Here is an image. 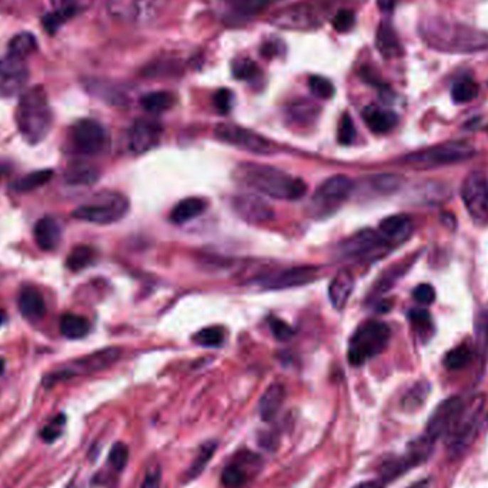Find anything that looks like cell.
<instances>
[{"instance_id":"cell-18","label":"cell","mask_w":488,"mask_h":488,"mask_svg":"<svg viewBox=\"0 0 488 488\" xmlns=\"http://www.w3.org/2000/svg\"><path fill=\"white\" fill-rule=\"evenodd\" d=\"M231 208L241 220L250 224H263L275 218L273 207L263 197L252 193L234 196Z\"/></svg>"},{"instance_id":"cell-1","label":"cell","mask_w":488,"mask_h":488,"mask_svg":"<svg viewBox=\"0 0 488 488\" xmlns=\"http://www.w3.org/2000/svg\"><path fill=\"white\" fill-rule=\"evenodd\" d=\"M420 35L430 48L444 53L464 55L488 49V35L442 16L423 21Z\"/></svg>"},{"instance_id":"cell-21","label":"cell","mask_w":488,"mask_h":488,"mask_svg":"<svg viewBox=\"0 0 488 488\" xmlns=\"http://www.w3.org/2000/svg\"><path fill=\"white\" fill-rule=\"evenodd\" d=\"M411 231H413V221L405 214L390 216L384 218L378 227V234L388 244V246L405 241L411 235Z\"/></svg>"},{"instance_id":"cell-38","label":"cell","mask_w":488,"mask_h":488,"mask_svg":"<svg viewBox=\"0 0 488 488\" xmlns=\"http://www.w3.org/2000/svg\"><path fill=\"white\" fill-rule=\"evenodd\" d=\"M428 394H430V384L425 381H420L407 391V394L403 397L401 405L410 411L417 410L420 405L425 403Z\"/></svg>"},{"instance_id":"cell-48","label":"cell","mask_w":488,"mask_h":488,"mask_svg":"<svg viewBox=\"0 0 488 488\" xmlns=\"http://www.w3.org/2000/svg\"><path fill=\"white\" fill-rule=\"evenodd\" d=\"M475 333H477V341L481 346V349L488 351V312H481L479 316L477 317Z\"/></svg>"},{"instance_id":"cell-17","label":"cell","mask_w":488,"mask_h":488,"mask_svg":"<svg viewBox=\"0 0 488 488\" xmlns=\"http://www.w3.org/2000/svg\"><path fill=\"white\" fill-rule=\"evenodd\" d=\"M262 465L258 454L244 451L235 454V457L226 465L221 472V484L224 488H243L250 479V477Z\"/></svg>"},{"instance_id":"cell-36","label":"cell","mask_w":488,"mask_h":488,"mask_svg":"<svg viewBox=\"0 0 488 488\" xmlns=\"http://www.w3.org/2000/svg\"><path fill=\"white\" fill-rule=\"evenodd\" d=\"M95 259H96V253L92 248L78 246L68 256L66 266L72 272H82V270L87 269L90 265H93Z\"/></svg>"},{"instance_id":"cell-59","label":"cell","mask_w":488,"mask_h":488,"mask_svg":"<svg viewBox=\"0 0 488 488\" xmlns=\"http://www.w3.org/2000/svg\"><path fill=\"white\" fill-rule=\"evenodd\" d=\"M5 367H6V363L4 359H0V377H2V374L5 373Z\"/></svg>"},{"instance_id":"cell-11","label":"cell","mask_w":488,"mask_h":488,"mask_svg":"<svg viewBox=\"0 0 488 488\" xmlns=\"http://www.w3.org/2000/svg\"><path fill=\"white\" fill-rule=\"evenodd\" d=\"M467 407V401L460 397H450L440 403L431 417L428 418L425 435L434 442L441 438H447L457 427Z\"/></svg>"},{"instance_id":"cell-46","label":"cell","mask_w":488,"mask_h":488,"mask_svg":"<svg viewBox=\"0 0 488 488\" xmlns=\"http://www.w3.org/2000/svg\"><path fill=\"white\" fill-rule=\"evenodd\" d=\"M233 73L240 80H255V78L259 75V69L252 60L241 59L234 63Z\"/></svg>"},{"instance_id":"cell-15","label":"cell","mask_w":488,"mask_h":488,"mask_svg":"<svg viewBox=\"0 0 488 488\" xmlns=\"http://www.w3.org/2000/svg\"><path fill=\"white\" fill-rule=\"evenodd\" d=\"M461 196L470 216L478 223L488 221V181L482 173L472 171L462 183Z\"/></svg>"},{"instance_id":"cell-35","label":"cell","mask_w":488,"mask_h":488,"mask_svg":"<svg viewBox=\"0 0 488 488\" xmlns=\"http://www.w3.org/2000/svg\"><path fill=\"white\" fill-rule=\"evenodd\" d=\"M99 180V171L87 164H75L66 171V181L73 186H92Z\"/></svg>"},{"instance_id":"cell-52","label":"cell","mask_w":488,"mask_h":488,"mask_svg":"<svg viewBox=\"0 0 488 488\" xmlns=\"http://www.w3.org/2000/svg\"><path fill=\"white\" fill-rule=\"evenodd\" d=\"M213 102H214L216 109H217L220 113L226 115V113L231 109V93H230V90H228V89H220V90L214 95Z\"/></svg>"},{"instance_id":"cell-33","label":"cell","mask_w":488,"mask_h":488,"mask_svg":"<svg viewBox=\"0 0 488 488\" xmlns=\"http://www.w3.org/2000/svg\"><path fill=\"white\" fill-rule=\"evenodd\" d=\"M217 450V441L211 440V441H206L204 444L200 445L198 452L196 454L193 462L190 464L187 472H186V481H191L196 479L206 468V465L208 464V461L213 458L214 452Z\"/></svg>"},{"instance_id":"cell-57","label":"cell","mask_w":488,"mask_h":488,"mask_svg":"<svg viewBox=\"0 0 488 488\" xmlns=\"http://www.w3.org/2000/svg\"><path fill=\"white\" fill-rule=\"evenodd\" d=\"M380 9L383 11H391L396 5V0H377Z\"/></svg>"},{"instance_id":"cell-34","label":"cell","mask_w":488,"mask_h":488,"mask_svg":"<svg viewBox=\"0 0 488 488\" xmlns=\"http://www.w3.org/2000/svg\"><path fill=\"white\" fill-rule=\"evenodd\" d=\"M176 99L170 92H153L142 97V106L152 115H160L170 110Z\"/></svg>"},{"instance_id":"cell-58","label":"cell","mask_w":488,"mask_h":488,"mask_svg":"<svg viewBox=\"0 0 488 488\" xmlns=\"http://www.w3.org/2000/svg\"><path fill=\"white\" fill-rule=\"evenodd\" d=\"M407 488H430V479H420V481L408 485Z\"/></svg>"},{"instance_id":"cell-25","label":"cell","mask_w":488,"mask_h":488,"mask_svg":"<svg viewBox=\"0 0 488 488\" xmlns=\"http://www.w3.org/2000/svg\"><path fill=\"white\" fill-rule=\"evenodd\" d=\"M21 314L29 322H38L46 314V303L42 293L33 287H26L18 299Z\"/></svg>"},{"instance_id":"cell-32","label":"cell","mask_w":488,"mask_h":488,"mask_svg":"<svg viewBox=\"0 0 488 488\" xmlns=\"http://www.w3.org/2000/svg\"><path fill=\"white\" fill-rule=\"evenodd\" d=\"M53 177V170H36L32 173H28L26 176L15 180L11 184V189L16 193H28L32 190L39 189L41 186H45L46 183L51 181V179Z\"/></svg>"},{"instance_id":"cell-12","label":"cell","mask_w":488,"mask_h":488,"mask_svg":"<svg viewBox=\"0 0 488 488\" xmlns=\"http://www.w3.org/2000/svg\"><path fill=\"white\" fill-rule=\"evenodd\" d=\"M26 59V55L12 49L0 59V96L12 97L25 89L29 80Z\"/></svg>"},{"instance_id":"cell-22","label":"cell","mask_w":488,"mask_h":488,"mask_svg":"<svg viewBox=\"0 0 488 488\" xmlns=\"http://www.w3.org/2000/svg\"><path fill=\"white\" fill-rule=\"evenodd\" d=\"M53 14L48 18V28H58L60 23L86 12L92 5L93 0H49Z\"/></svg>"},{"instance_id":"cell-9","label":"cell","mask_w":488,"mask_h":488,"mask_svg":"<svg viewBox=\"0 0 488 488\" xmlns=\"http://www.w3.org/2000/svg\"><path fill=\"white\" fill-rule=\"evenodd\" d=\"M120 353L122 351L116 347L99 350L90 356H86V357L75 361L73 364H70L65 368H60L55 373L48 374L43 378V386H46L49 388L59 381H65V380H70V378L78 377V376H86V374H93V373L106 370L119 360Z\"/></svg>"},{"instance_id":"cell-37","label":"cell","mask_w":488,"mask_h":488,"mask_svg":"<svg viewBox=\"0 0 488 488\" xmlns=\"http://www.w3.org/2000/svg\"><path fill=\"white\" fill-rule=\"evenodd\" d=\"M377 46L383 55L387 58L398 56L401 53V46L400 42L394 33V31L388 25H383L378 29L377 35Z\"/></svg>"},{"instance_id":"cell-10","label":"cell","mask_w":488,"mask_h":488,"mask_svg":"<svg viewBox=\"0 0 488 488\" xmlns=\"http://www.w3.org/2000/svg\"><path fill=\"white\" fill-rule=\"evenodd\" d=\"M214 136L228 146L256 154H270L276 150L269 139L237 124H217L214 129Z\"/></svg>"},{"instance_id":"cell-30","label":"cell","mask_w":488,"mask_h":488,"mask_svg":"<svg viewBox=\"0 0 488 488\" xmlns=\"http://www.w3.org/2000/svg\"><path fill=\"white\" fill-rule=\"evenodd\" d=\"M272 0H224L226 9L234 18L246 19L260 14Z\"/></svg>"},{"instance_id":"cell-47","label":"cell","mask_w":488,"mask_h":488,"mask_svg":"<svg viewBox=\"0 0 488 488\" xmlns=\"http://www.w3.org/2000/svg\"><path fill=\"white\" fill-rule=\"evenodd\" d=\"M339 142L341 144H351L356 139V127L350 115H343L339 123Z\"/></svg>"},{"instance_id":"cell-43","label":"cell","mask_w":488,"mask_h":488,"mask_svg":"<svg viewBox=\"0 0 488 488\" xmlns=\"http://www.w3.org/2000/svg\"><path fill=\"white\" fill-rule=\"evenodd\" d=\"M129 462V447L124 442H116L109 452V465L120 472Z\"/></svg>"},{"instance_id":"cell-56","label":"cell","mask_w":488,"mask_h":488,"mask_svg":"<svg viewBox=\"0 0 488 488\" xmlns=\"http://www.w3.org/2000/svg\"><path fill=\"white\" fill-rule=\"evenodd\" d=\"M11 171H12L11 164H8V163H0V184H2V181L11 174Z\"/></svg>"},{"instance_id":"cell-49","label":"cell","mask_w":488,"mask_h":488,"mask_svg":"<svg viewBox=\"0 0 488 488\" xmlns=\"http://www.w3.org/2000/svg\"><path fill=\"white\" fill-rule=\"evenodd\" d=\"M270 329L279 341H287L293 337V329L286 322H283L280 319H272L270 320Z\"/></svg>"},{"instance_id":"cell-39","label":"cell","mask_w":488,"mask_h":488,"mask_svg":"<svg viewBox=\"0 0 488 488\" xmlns=\"http://www.w3.org/2000/svg\"><path fill=\"white\" fill-rule=\"evenodd\" d=\"M478 95V85L471 79L457 82L451 89V97L455 103H468Z\"/></svg>"},{"instance_id":"cell-13","label":"cell","mask_w":488,"mask_h":488,"mask_svg":"<svg viewBox=\"0 0 488 488\" xmlns=\"http://www.w3.org/2000/svg\"><path fill=\"white\" fill-rule=\"evenodd\" d=\"M482 407L484 397H474L472 400L467 401V407L461 420L458 421L452 433L445 438L448 450L452 455L461 454L472 442L479 425Z\"/></svg>"},{"instance_id":"cell-16","label":"cell","mask_w":488,"mask_h":488,"mask_svg":"<svg viewBox=\"0 0 488 488\" xmlns=\"http://www.w3.org/2000/svg\"><path fill=\"white\" fill-rule=\"evenodd\" d=\"M388 244L381 238L378 231L363 230L347 238L339 246V255L344 259H371L383 255Z\"/></svg>"},{"instance_id":"cell-7","label":"cell","mask_w":488,"mask_h":488,"mask_svg":"<svg viewBox=\"0 0 488 488\" xmlns=\"http://www.w3.org/2000/svg\"><path fill=\"white\" fill-rule=\"evenodd\" d=\"M170 0H107L112 18L129 25H146L157 19Z\"/></svg>"},{"instance_id":"cell-50","label":"cell","mask_w":488,"mask_h":488,"mask_svg":"<svg viewBox=\"0 0 488 488\" xmlns=\"http://www.w3.org/2000/svg\"><path fill=\"white\" fill-rule=\"evenodd\" d=\"M354 23H356V18H354V14L350 11L339 12L333 21V26L337 32H347L354 26Z\"/></svg>"},{"instance_id":"cell-54","label":"cell","mask_w":488,"mask_h":488,"mask_svg":"<svg viewBox=\"0 0 488 488\" xmlns=\"http://www.w3.org/2000/svg\"><path fill=\"white\" fill-rule=\"evenodd\" d=\"M160 487H161V471L160 468H152L146 474L140 488H160Z\"/></svg>"},{"instance_id":"cell-51","label":"cell","mask_w":488,"mask_h":488,"mask_svg":"<svg viewBox=\"0 0 488 488\" xmlns=\"http://www.w3.org/2000/svg\"><path fill=\"white\" fill-rule=\"evenodd\" d=\"M413 297L421 304H431L435 300V290L430 285H420L414 289Z\"/></svg>"},{"instance_id":"cell-24","label":"cell","mask_w":488,"mask_h":488,"mask_svg":"<svg viewBox=\"0 0 488 488\" xmlns=\"http://www.w3.org/2000/svg\"><path fill=\"white\" fill-rule=\"evenodd\" d=\"M354 290V276L350 270H340L329 286V299L334 309L343 310Z\"/></svg>"},{"instance_id":"cell-8","label":"cell","mask_w":488,"mask_h":488,"mask_svg":"<svg viewBox=\"0 0 488 488\" xmlns=\"http://www.w3.org/2000/svg\"><path fill=\"white\" fill-rule=\"evenodd\" d=\"M354 181L343 174L331 176L317 189L312 198L310 210L313 216L327 217L333 214L353 193Z\"/></svg>"},{"instance_id":"cell-4","label":"cell","mask_w":488,"mask_h":488,"mask_svg":"<svg viewBox=\"0 0 488 488\" xmlns=\"http://www.w3.org/2000/svg\"><path fill=\"white\" fill-rule=\"evenodd\" d=\"M130 208L126 196L117 191H102L90 198V201L79 206L72 216L82 221L93 224H113L120 221Z\"/></svg>"},{"instance_id":"cell-44","label":"cell","mask_w":488,"mask_h":488,"mask_svg":"<svg viewBox=\"0 0 488 488\" xmlns=\"http://www.w3.org/2000/svg\"><path fill=\"white\" fill-rule=\"evenodd\" d=\"M403 183V179L394 174H380L371 179V187L378 193H393Z\"/></svg>"},{"instance_id":"cell-60","label":"cell","mask_w":488,"mask_h":488,"mask_svg":"<svg viewBox=\"0 0 488 488\" xmlns=\"http://www.w3.org/2000/svg\"><path fill=\"white\" fill-rule=\"evenodd\" d=\"M6 322V314L4 312H0V327H2Z\"/></svg>"},{"instance_id":"cell-2","label":"cell","mask_w":488,"mask_h":488,"mask_svg":"<svg viewBox=\"0 0 488 488\" xmlns=\"http://www.w3.org/2000/svg\"><path fill=\"white\" fill-rule=\"evenodd\" d=\"M233 176L240 184L272 198L299 200L307 193L304 180L266 164L241 163Z\"/></svg>"},{"instance_id":"cell-41","label":"cell","mask_w":488,"mask_h":488,"mask_svg":"<svg viewBox=\"0 0 488 488\" xmlns=\"http://www.w3.org/2000/svg\"><path fill=\"white\" fill-rule=\"evenodd\" d=\"M194 341L203 347H218L224 341V330L218 326L206 327L196 333Z\"/></svg>"},{"instance_id":"cell-29","label":"cell","mask_w":488,"mask_h":488,"mask_svg":"<svg viewBox=\"0 0 488 488\" xmlns=\"http://www.w3.org/2000/svg\"><path fill=\"white\" fill-rule=\"evenodd\" d=\"M276 25L286 29H306L313 26L314 15L306 6H295L277 15Z\"/></svg>"},{"instance_id":"cell-14","label":"cell","mask_w":488,"mask_h":488,"mask_svg":"<svg viewBox=\"0 0 488 488\" xmlns=\"http://www.w3.org/2000/svg\"><path fill=\"white\" fill-rule=\"evenodd\" d=\"M72 142L82 154L99 156L107 150L110 137L103 124L93 119H83L72 127Z\"/></svg>"},{"instance_id":"cell-27","label":"cell","mask_w":488,"mask_h":488,"mask_svg":"<svg viewBox=\"0 0 488 488\" xmlns=\"http://www.w3.org/2000/svg\"><path fill=\"white\" fill-rule=\"evenodd\" d=\"M286 390L282 384L270 386L262 396L259 403V413L265 421H272L283 407Z\"/></svg>"},{"instance_id":"cell-45","label":"cell","mask_w":488,"mask_h":488,"mask_svg":"<svg viewBox=\"0 0 488 488\" xmlns=\"http://www.w3.org/2000/svg\"><path fill=\"white\" fill-rule=\"evenodd\" d=\"M310 90L319 99H331L334 96V86L333 83L322 76H313L309 80Z\"/></svg>"},{"instance_id":"cell-19","label":"cell","mask_w":488,"mask_h":488,"mask_svg":"<svg viewBox=\"0 0 488 488\" xmlns=\"http://www.w3.org/2000/svg\"><path fill=\"white\" fill-rule=\"evenodd\" d=\"M320 276V269L316 266H299L286 270H280L266 277H262L259 283L270 290H283L306 286L313 283Z\"/></svg>"},{"instance_id":"cell-3","label":"cell","mask_w":488,"mask_h":488,"mask_svg":"<svg viewBox=\"0 0 488 488\" xmlns=\"http://www.w3.org/2000/svg\"><path fill=\"white\" fill-rule=\"evenodd\" d=\"M52 122L53 115L45 89L36 86L23 92L16 110V123L22 137L31 144L41 143L49 134Z\"/></svg>"},{"instance_id":"cell-5","label":"cell","mask_w":488,"mask_h":488,"mask_svg":"<svg viewBox=\"0 0 488 488\" xmlns=\"http://www.w3.org/2000/svg\"><path fill=\"white\" fill-rule=\"evenodd\" d=\"M390 327L383 322H367L353 334L349 344V361L361 366L383 353L390 341Z\"/></svg>"},{"instance_id":"cell-20","label":"cell","mask_w":488,"mask_h":488,"mask_svg":"<svg viewBox=\"0 0 488 488\" xmlns=\"http://www.w3.org/2000/svg\"><path fill=\"white\" fill-rule=\"evenodd\" d=\"M163 134L160 123L147 119H139L129 130V147L133 153L142 154L159 144Z\"/></svg>"},{"instance_id":"cell-28","label":"cell","mask_w":488,"mask_h":488,"mask_svg":"<svg viewBox=\"0 0 488 488\" xmlns=\"http://www.w3.org/2000/svg\"><path fill=\"white\" fill-rule=\"evenodd\" d=\"M207 208V201L201 197H187L180 200L170 213V220L176 224L187 223L201 216Z\"/></svg>"},{"instance_id":"cell-6","label":"cell","mask_w":488,"mask_h":488,"mask_svg":"<svg viewBox=\"0 0 488 488\" xmlns=\"http://www.w3.org/2000/svg\"><path fill=\"white\" fill-rule=\"evenodd\" d=\"M475 156V150L468 143L448 142L428 147L404 157V161L415 169H434L461 163Z\"/></svg>"},{"instance_id":"cell-26","label":"cell","mask_w":488,"mask_h":488,"mask_svg":"<svg viewBox=\"0 0 488 488\" xmlns=\"http://www.w3.org/2000/svg\"><path fill=\"white\" fill-rule=\"evenodd\" d=\"M363 119L368 129L377 134L388 133L396 127L398 122V117L394 112L374 106H370L363 112Z\"/></svg>"},{"instance_id":"cell-23","label":"cell","mask_w":488,"mask_h":488,"mask_svg":"<svg viewBox=\"0 0 488 488\" xmlns=\"http://www.w3.org/2000/svg\"><path fill=\"white\" fill-rule=\"evenodd\" d=\"M35 240L42 250H55L62 240L60 223L52 216L42 217L35 226Z\"/></svg>"},{"instance_id":"cell-31","label":"cell","mask_w":488,"mask_h":488,"mask_svg":"<svg viewBox=\"0 0 488 488\" xmlns=\"http://www.w3.org/2000/svg\"><path fill=\"white\" fill-rule=\"evenodd\" d=\"M60 331L69 340L85 339L90 331V323L82 316L65 314L60 320Z\"/></svg>"},{"instance_id":"cell-53","label":"cell","mask_w":488,"mask_h":488,"mask_svg":"<svg viewBox=\"0 0 488 488\" xmlns=\"http://www.w3.org/2000/svg\"><path fill=\"white\" fill-rule=\"evenodd\" d=\"M408 319L411 320V323L424 330V329H430L431 327V319H430V314L425 312V310H421V309H413L410 313H408Z\"/></svg>"},{"instance_id":"cell-40","label":"cell","mask_w":488,"mask_h":488,"mask_svg":"<svg viewBox=\"0 0 488 488\" xmlns=\"http://www.w3.org/2000/svg\"><path fill=\"white\" fill-rule=\"evenodd\" d=\"M472 353L467 346H460L447 353L444 364L448 370H461L471 363Z\"/></svg>"},{"instance_id":"cell-55","label":"cell","mask_w":488,"mask_h":488,"mask_svg":"<svg viewBox=\"0 0 488 488\" xmlns=\"http://www.w3.org/2000/svg\"><path fill=\"white\" fill-rule=\"evenodd\" d=\"M353 488H384V482L378 478L376 479H368V481H363L357 485H354Z\"/></svg>"},{"instance_id":"cell-42","label":"cell","mask_w":488,"mask_h":488,"mask_svg":"<svg viewBox=\"0 0 488 488\" xmlns=\"http://www.w3.org/2000/svg\"><path fill=\"white\" fill-rule=\"evenodd\" d=\"M65 425H66V417H65V414H58V415L53 417L43 428H41L39 435H41V438H42L45 442L52 444L53 441H56V440L63 434Z\"/></svg>"}]
</instances>
